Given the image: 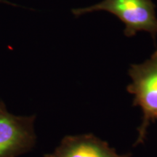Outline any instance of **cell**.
<instances>
[{
  "label": "cell",
  "instance_id": "5b68a950",
  "mask_svg": "<svg viewBox=\"0 0 157 157\" xmlns=\"http://www.w3.org/2000/svg\"><path fill=\"white\" fill-rule=\"evenodd\" d=\"M0 2H4V1H2V0H0Z\"/></svg>",
  "mask_w": 157,
  "mask_h": 157
},
{
  "label": "cell",
  "instance_id": "3957f363",
  "mask_svg": "<svg viewBox=\"0 0 157 157\" xmlns=\"http://www.w3.org/2000/svg\"><path fill=\"white\" fill-rule=\"evenodd\" d=\"M35 119V115L13 114L0 101V157H17L34 149Z\"/></svg>",
  "mask_w": 157,
  "mask_h": 157
},
{
  "label": "cell",
  "instance_id": "277c9868",
  "mask_svg": "<svg viewBox=\"0 0 157 157\" xmlns=\"http://www.w3.org/2000/svg\"><path fill=\"white\" fill-rule=\"evenodd\" d=\"M44 157H132L131 154H118L106 141L93 134L67 135L50 154Z\"/></svg>",
  "mask_w": 157,
  "mask_h": 157
},
{
  "label": "cell",
  "instance_id": "6da1fadb",
  "mask_svg": "<svg viewBox=\"0 0 157 157\" xmlns=\"http://www.w3.org/2000/svg\"><path fill=\"white\" fill-rule=\"evenodd\" d=\"M128 73L132 82L127 90L134 95L133 105L140 107L143 113L137 146L144 142L149 125L157 120V50L143 63L132 65Z\"/></svg>",
  "mask_w": 157,
  "mask_h": 157
},
{
  "label": "cell",
  "instance_id": "7a4b0ae2",
  "mask_svg": "<svg viewBox=\"0 0 157 157\" xmlns=\"http://www.w3.org/2000/svg\"><path fill=\"white\" fill-rule=\"evenodd\" d=\"M156 5L152 0H103L93 6L72 10L75 16L96 11H106L119 17L126 27L124 34L130 37L141 31L150 33L155 41L157 34Z\"/></svg>",
  "mask_w": 157,
  "mask_h": 157
}]
</instances>
